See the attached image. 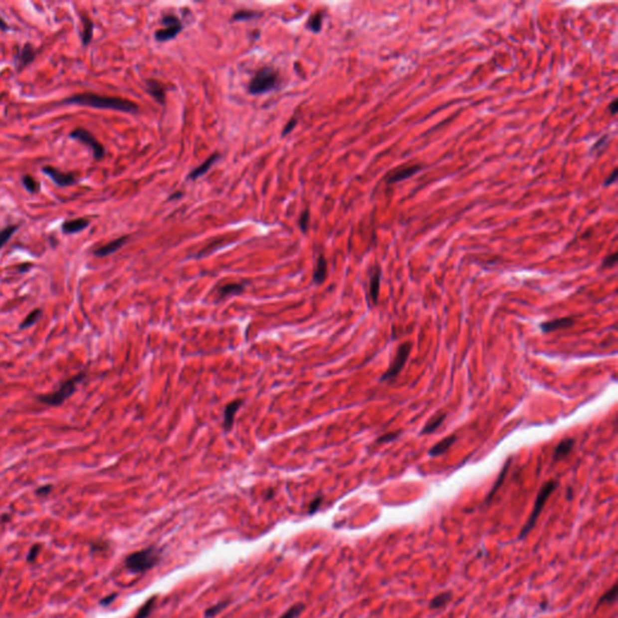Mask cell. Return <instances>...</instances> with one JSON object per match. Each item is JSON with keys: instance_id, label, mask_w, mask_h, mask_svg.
<instances>
[{"instance_id": "obj_1", "label": "cell", "mask_w": 618, "mask_h": 618, "mask_svg": "<svg viewBox=\"0 0 618 618\" xmlns=\"http://www.w3.org/2000/svg\"><path fill=\"white\" fill-rule=\"evenodd\" d=\"M62 104L88 106V108L105 109V110L122 111V113L131 114L137 113L139 110V106L132 100L119 98V97L100 96V94L90 93V92L79 93L69 97V98H65L64 100H62Z\"/></svg>"}, {"instance_id": "obj_2", "label": "cell", "mask_w": 618, "mask_h": 618, "mask_svg": "<svg viewBox=\"0 0 618 618\" xmlns=\"http://www.w3.org/2000/svg\"><path fill=\"white\" fill-rule=\"evenodd\" d=\"M161 551L156 547L134 552L125 559V565L131 573L139 574L151 570L160 563Z\"/></svg>"}, {"instance_id": "obj_3", "label": "cell", "mask_w": 618, "mask_h": 618, "mask_svg": "<svg viewBox=\"0 0 618 618\" xmlns=\"http://www.w3.org/2000/svg\"><path fill=\"white\" fill-rule=\"evenodd\" d=\"M558 485H559V482L556 481V479H551V481L546 482L545 484L542 485L541 489H540L539 494H537V496H536L535 504H534V508H533V511H531L530 517H529L527 523L524 524V527H523L522 530H520L519 536H518L519 540L525 539V537L530 534V531L533 530L534 527H535L537 519H539L540 514H541L548 498H550V496L552 495V493H553V491L558 488Z\"/></svg>"}, {"instance_id": "obj_4", "label": "cell", "mask_w": 618, "mask_h": 618, "mask_svg": "<svg viewBox=\"0 0 618 618\" xmlns=\"http://www.w3.org/2000/svg\"><path fill=\"white\" fill-rule=\"evenodd\" d=\"M85 377V372L79 373V375L74 376V377L65 381L64 383L60 385L57 392L52 394H46V395H39L36 400H38L39 402H41V404L48 405V406H60L65 400L70 398V396L76 392L77 384L81 383Z\"/></svg>"}, {"instance_id": "obj_5", "label": "cell", "mask_w": 618, "mask_h": 618, "mask_svg": "<svg viewBox=\"0 0 618 618\" xmlns=\"http://www.w3.org/2000/svg\"><path fill=\"white\" fill-rule=\"evenodd\" d=\"M278 83V73L274 69L264 67L255 74L249 82L248 90L251 94H261L274 90Z\"/></svg>"}, {"instance_id": "obj_6", "label": "cell", "mask_w": 618, "mask_h": 618, "mask_svg": "<svg viewBox=\"0 0 618 618\" xmlns=\"http://www.w3.org/2000/svg\"><path fill=\"white\" fill-rule=\"evenodd\" d=\"M411 352H412V343L411 342H405V343L400 344V347L396 350V355L390 365V367L384 372V375L379 378L381 383L384 382H389L392 379L396 378L406 366V362L410 358Z\"/></svg>"}, {"instance_id": "obj_7", "label": "cell", "mask_w": 618, "mask_h": 618, "mask_svg": "<svg viewBox=\"0 0 618 618\" xmlns=\"http://www.w3.org/2000/svg\"><path fill=\"white\" fill-rule=\"evenodd\" d=\"M69 138L73 140H77V142L85 144L86 146H88V148L92 150V152H93V156L96 160L104 159V156H105L104 146H103L102 144L96 139V137H94L90 131H87V129H85L82 127L75 128L73 132H70Z\"/></svg>"}, {"instance_id": "obj_8", "label": "cell", "mask_w": 618, "mask_h": 618, "mask_svg": "<svg viewBox=\"0 0 618 618\" xmlns=\"http://www.w3.org/2000/svg\"><path fill=\"white\" fill-rule=\"evenodd\" d=\"M162 24L165 28L159 29L155 33V38L159 41H167V40L173 39L177 36L183 29V23L177 16L168 13V15L162 17Z\"/></svg>"}, {"instance_id": "obj_9", "label": "cell", "mask_w": 618, "mask_h": 618, "mask_svg": "<svg viewBox=\"0 0 618 618\" xmlns=\"http://www.w3.org/2000/svg\"><path fill=\"white\" fill-rule=\"evenodd\" d=\"M422 168H424V167L419 165L399 167V168L394 169L390 173H388L387 178H385V183H387V185H392V184L408 179V178L413 177V175L418 173V172L422 171Z\"/></svg>"}, {"instance_id": "obj_10", "label": "cell", "mask_w": 618, "mask_h": 618, "mask_svg": "<svg viewBox=\"0 0 618 618\" xmlns=\"http://www.w3.org/2000/svg\"><path fill=\"white\" fill-rule=\"evenodd\" d=\"M42 172H44L47 177H50L53 183L56 184V185L60 186V188L75 185V184L77 183L76 178L74 177L73 174L63 173V172H60L58 171V169L53 168V167H51V166L44 167V168H42Z\"/></svg>"}, {"instance_id": "obj_11", "label": "cell", "mask_w": 618, "mask_h": 618, "mask_svg": "<svg viewBox=\"0 0 618 618\" xmlns=\"http://www.w3.org/2000/svg\"><path fill=\"white\" fill-rule=\"evenodd\" d=\"M575 321H576L575 320V318H571V317L553 319V320L545 321V323L540 324V329H541V331L543 333H551L554 331H558V330L569 329V327L574 326Z\"/></svg>"}, {"instance_id": "obj_12", "label": "cell", "mask_w": 618, "mask_h": 618, "mask_svg": "<svg viewBox=\"0 0 618 618\" xmlns=\"http://www.w3.org/2000/svg\"><path fill=\"white\" fill-rule=\"evenodd\" d=\"M36 54H38V51H36L30 44H25L24 46H22L16 54L17 68L23 69L27 67V65H29L30 63L34 62Z\"/></svg>"}, {"instance_id": "obj_13", "label": "cell", "mask_w": 618, "mask_h": 618, "mask_svg": "<svg viewBox=\"0 0 618 618\" xmlns=\"http://www.w3.org/2000/svg\"><path fill=\"white\" fill-rule=\"evenodd\" d=\"M381 280H382V269L378 264L373 267L372 272L370 275V292L369 296L373 304L378 303L379 291H381Z\"/></svg>"}, {"instance_id": "obj_14", "label": "cell", "mask_w": 618, "mask_h": 618, "mask_svg": "<svg viewBox=\"0 0 618 618\" xmlns=\"http://www.w3.org/2000/svg\"><path fill=\"white\" fill-rule=\"evenodd\" d=\"M128 239H129L128 235H123V237H120V238H117V239L111 240L110 243L105 244V245L100 246V248L94 250L93 251L94 256H97V257L109 256V255L114 254V252H116L117 250H120L121 248H122V246L127 243Z\"/></svg>"}, {"instance_id": "obj_15", "label": "cell", "mask_w": 618, "mask_h": 618, "mask_svg": "<svg viewBox=\"0 0 618 618\" xmlns=\"http://www.w3.org/2000/svg\"><path fill=\"white\" fill-rule=\"evenodd\" d=\"M241 405H243V400L238 399V400H234V401H232L231 404H228L226 406L225 413H223V427H225L226 431L231 430L232 425H233V421H234L235 413L238 412V410L241 407Z\"/></svg>"}, {"instance_id": "obj_16", "label": "cell", "mask_w": 618, "mask_h": 618, "mask_svg": "<svg viewBox=\"0 0 618 618\" xmlns=\"http://www.w3.org/2000/svg\"><path fill=\"white\" fill-rule=\"evenodd\" d=\"M88 225H90V221L86 219L68 220L63 222L62 231H63V233H65V234H75V233H79V232L83 231L85 228H87Z\"/></svg>"}, {"instance_id": "obj_17", "label": "cell", "mask_w": 618, "mask_h": 618, "mask_svg": "<svg viewBox=\"0 0 618 618\" xmlns=\"http://www.w3.org/2000/svg\"><path fill=\"white\" fill-rule=\"evenodd\" d=\"M574 445H575L574 438H565V439H563L562 442H559V443L557 444L556 449H554L553 456H552L553 462H557V461H559V460L566 458V456L571 453Z\"/></svg>"}, {"instance_id": "obj_18", "label": "cell", "mask_w": 618, "mask_h": 618, "mask_svg": "<svg viewBox=\"0 0 618 618\" xmlns=\"http://www.w3.org/2000/svg\"><path fill=\"white\" fill-rule=\"evenodd\" d=\"M456 438H458V436L453 433V435H449V436H447V437H444L443 439H441L438 443H436L433 447H431V449L429 450V455L439 456V455H442V454H444L454 443H455Z\"/></svg>"}, {"instance_id": "obj_19", "label": "cell", "mask_w": 618, "mask_h": 618, "mask_svg": "<svg viewBox=\"0 0 618 618\" xmlns=\"http://www.w3.org/2000/svg\"><path fill=\"white\" fill-rule=\"evenodd\" d=\"M216 160H219V154H212L210 157H208L202 165H200L196 168L194 169V171L191 172V173L189 174V179L190 180H197L198 178H201L202 175H204L206 173V172L209 171V169L211 168V166L214 165V162Z\"/></svg>"}, {"instance_id": "obj_20", "label": "cell", "mask_w": 618, "mask_h": 618, "mask_svg": "<svg viewBox=\"0 0 618 618\" xmlns=\"http://www.w3.org/2000/svg\"><path fill=\"white\" fill-rule=\"evenodd\" d=\"M511 462H512V458H508L507 460H506L504 467H502V470L500 471V473H499V476H498V479H496V481H495V484L493 485V488H491V489H490L489 494H488V495H487V499H485V504H489V502L491 501V499H493L494 495H495V494H496V491H498L500 488H501L502 483H504L505 478H506V475H507V472H508V468H510Z\"/></svg>"}, {"instance_id": "obj_21", "label": "cell", "mask_w": 618, "mask_h": 618, "mask_svg": "<svg viewBox=\"0 0 618 618\" xmlns=\"http://www.w3.org/2000/svg\"><path fill=\"white\" fill-rule=\"evenodd\" d=\"M146 85H148V92L151 94L152 97H154L155 99H156V102H159L160 104H165V102H166L165 87H163L159 81H156V80H154V79L148 80V81H146Z\"/></svg>"}, {"instance_id": "obj_22", "label": "cell", "mask_w": 618, "mask_h": 618, "mask_svg": "<svg viewBox=\"0 0 618 618\" xmlns=\"http://www.w3.org/2000/svg\"><path fill=\"white\" fill-rule=\"evenodd\" d=\"M244 289H245V286H244L243 284H225V285L220 286L219 290H217V300L221 301L223 300V298H227L228 296L239 295L244 291Z\"/></svg>"}, {"instance_id": "obj_23", "label": "cell", "mask_w": 618, "mask_h": 618, "mask_svg": "<svg viewBox=\"0 0 618 618\" xmlns=\"http://www.w3.org/2000/svg\"><path fill=\"white\" fill-rule=\"evenodd\" d=\"M452 599H453L452 592L450 591L442 592V593L437 594V596L433 597L432 599H431V602L429 603V609L430 610H439V609H443L448 605V604L452 602Z\"/></svg>"}, {"instance_id": "obj_24", "label": "cell", "mask_w": 618, "mask_h": 618, "mask_svg": "<svg viewBox=\"0 0 618 618\" xmlns=\"http://www.w3.org/2000/svg\"><path fill=\"white\" fill-rule=\"evenodd\" d=\"M326 277H327V261H326V258H325L324 254H320L317 260V264H315V271H314V277H313V279H314L315 284H321V283H324L325 279H326Z\"/></svg>"}, {"instance_id": "obj_25", "label": "cell", "mask_w": 618, "mask_h": 618, "mask_svg": "<svg viewBox=\"0 0 618 618\" xmlns=\"http://www.w3.org/2000/svg\"><path fill=\"white\" fill-rule=\"evenodd\" d=\"M445 416H447V414H445L444 412H439L436 415H433L432 418L425 424V426L422 427L420 435H430V433L435 432V431L443 424Z\"/></svg>"}, {"instance_id": "obj_26", "label": "cell", "mask_w": 618, "mask_h": 618, "mask_svg": "<svg viewBox=\"0 0 618 618\" xmlns=\"http://www.w3.org/2000/svg\"><path fill=\"white\" fill-rule=\"evenodd\" d=\"M93 28H94L93 22H92L88 17L83 16L82 17V33H81L83 46H88L91 44L92 38H93Z\"/></svg>"}, {"instance_id": "obj_27", "label": "cell", "mask_w": 618, "mask_h": 618, "mask_svg": "<svg viewBox=\"0 0 618 618\" xmlns=\"http://www.w3.org/2000/svg\"><path fill=\"white\" fill-rule=\"evenodd\" d=\"M617 592H618L617 583H615V585L612 586V587L609 589V591H606L605 593H604L603 596L599 598V600H598L597 604H596V608H594V609H596V611L602 605H608V604H614L615 602H616Z\"/></svg>"}, {"instance_id": "obj_28", "label": "cell", "mask_w": 618, "mask_h": 618, "mask_svg": "<svg viewBox=\"0 0 618 618\" xmlns=\"http://www.w3.org/2000/svg\"><path fill=\"white\" fill-rule=\"evenodd\" d=\"M17 229H18V226L17 225H10L5 227V228L0 229V249H2L6 245V243L12 238V235L16 233Z\"/></svg>"}, {"instance_id": "obj_29", "label": "cell", "mask_w": 618, "mask_h": 618, "mask_svg": "<svg viewBox=\"0 0 618 618\" xmlns=\"http://www.w3.org/2000/svg\"><path fill=\"white\" fill-rule=\"evenodd\" d=\"M155 605H156V597H152L139 609V611L137 612L134 618H148L150 616L152 610H154Z\"/></svg>"}, {"instance_id": "obj_30", "label": "cell", "mask_w": 618, "mask_h": 618, "mask_svg": "<svg viewBox=\"0 0 618 618\" xmlns=\"http://www.w3.org/2000/svg\"><path fill=\"white\" fill-rule=\"evenodd\" d=\"M307 27L314 33H319L321 27H323V12L319 11V12H315L314 15L310 16L308 23H307Z\"/></svg>"}, {"instance_id": "obj_31", "label": "cell", "mask_w": 618, "mask_h": 618, "mask_svg": "<svg viewBox=\"0 0 618 618\" xmlns=\"http://www.w3.org/2000/svg\"><path fill=\"white\" fill-rule=\"evenodd\" d=\"M40 317H41V309L31 310L29 314L25 317L24 320L22 321V324L19 325V329L24 330V329H28V327L33 326V325L39 320Z\"/></svg>"}, {"instance_id": "obj_32", "label": "cell", "mask_w": 618, "mask_h": 618, "mask_svg": "<svg viewBox=\"0 0 618 618\" xmlns=\"http://www.w3.org/2000/svg\"><path fill=\"white\" fill-rule=\"evenodd\" d=\"M22 184H23V186H24V189L27 190L28 192H30V194H36V192L40 190V185L38 181L34 179V178L29 174L23 175Z\"/></svg>"}, {"instance_id": "obj_33", "label": "cell", "mask_w": 618, "mask_h": 618, "mask_svg": "<svg viewBox=\"0 0 618 618\" xmlns=\"http://www.w3.org/2000/svg\"><path fill=\"white\" fill-rule=\"evenodd\" d=\"M257 16H260V13L256 12V11L239 10L234 13L233 17H232V19H233V21H246V19L255 18V17H257Z\"/></svg>"}, {"instance_id": "obj_34", "label": "cell", "mask_w": 618, "mask_h": 618, "mask_svg": "<svg viewBox=\"0 0 618 618\" xmlns=\"http://www.w3.org/2000/svg\"><path fill=\"white\" fill-rule=\"evenodd\" d=\"M228 604H229V602H227V600H225V602H221L219 604H216V605H212L209 609H206V614H204V615H206V618L215 617L217 614H220V612L222 611L223 609H226V606L228 605Z\"/></svg>"}, {"instance_id": "obj_35", "label": "cell", "mask_w": 618, "mask_h": 618, "mask_svg": "<svg viewBox=\"0 0 618 618\" xmlns=\"http://www.w3.org/2000/svg\"><path fill=\"white\" fill-rule=\"evenodd\" d=\"M304 610V605L303 604H295V605H292L291 608L287 610L285 614L281 615L280 618H297L300 615L302 614V611Z\"/></svg>"}, {"instance_id": "obj_36", "label": "cell", "mask_w": 618, "mask_h": 618, "mask_svg": "<svg viewBox=\"0 0 618 618\" xmlns=\"http://www.w3.org/2000/svg\"><path fill=\"white\" fill-rule=\"evenodd\" d=\"M309 210L308 209H306L301 214L300 220H298V223H300V227L302 229V232L303 233H306L307 231H308V226H309Z\"/></svg>"}, {"instance_id": "obj_37", "label": "cell", "mask_w": 618, "mask_h": 618, "mask_svg": "<svg viewBox=\"0 0 618 618\" xmlns=\"http://www.w3.org/2000/svg\"><path fill=\"white\" fill-rule=\"evenodd\" d=\"M402 433V431H394V432H389V433H385V435L381 436V437L377 438L378 443H387V442H392L394 439H396L399 437L400 435Z\"/></svg>"}, {"instance_id": "obj_38", "label": "cell", "mask_w": 618, "mask_h": 618, "mask_svg": "<svg viewBox=\"0 0 618 618\" xmlns=\"http://www.w3.org/2000/svg\"><path fill=\"white\" fill-rule=\"evenodd\" d=\"M617 262V252H614V254L609 255V256L605 257V260H604L603 262V268H608V267H614L615 264Z\"/></svg>"}, {"instance_id": "obj_39", "label": "cell", "mask_w": 618, "mask_h": 618, "mask_svg": "<svg viewBox=\"0 0 618 618\" xmlns=\"http://www.w3.org/2000/svg\"><path fill=\"white\" fill-rule=\"evenodd\" d=\"M296 125H297V119H296V117H292V119L286 123V126H285V127H284L283 133H281V134H283V136H286V134H289L290 132H291L292 129L295 128Z\"/></svg>"}, {"instance_id": "obj_40", "label": "cell", "mask_w": 618, "mask_h": 618, "mask_svg": "<svg viewBox=\"0 0 618 618\" xmlns=\"http://www.w3.org/2000/svg\"><path fill=\"white\" fill-rule=\"evenodd\" d=\"M39 550H40L39 545H34L33 547L30 548L29 553H28V556H27L28 562H34V560L36 559V557H38V554H39Z\"/></svg>"}, {"instance_id": "obj_41", "label": "cell", "mask_w": 618, "mask_h": 618, "mask_svg": "<svg viewBox=\"0 0 618 618\" xmlns=\"http://www.w3.org/2000/svg\"><path fill=\"white\" fill-rule=\"evenodd\" d=\"M321 501H323V498H321V496H318L317 499H315V500H313V501H312V504H310V506H309V513H310V514H312V513H314V512H317V511H318V508L320 507Z\"/></svg>"}, {"instance_id": "obj_42", "label": "cell", "mask_w": 618, "mask_h": 618, "mask_svg": "<svg viewBox=\"0 0 618 618\" xmlns=\"http://www.w3.org/2000/svg\"><path fill=\"white\" fill-rule=\"evenodd\" d=\"M608 139H609V137H608V134H606V136H604L602 139L598 140V142L594 144L593 151H598V150L600 151L603 148H606V142H608Z\"/></svg>"}, {"instance_id": "obj_43", "label": "cell", "mask_w": 618, "mask_h": 618, "mask_svg": "<svg viewBox=\"0 0 618 618\" xmlns=\"http://www.w3.org/2000/svg\"><path fill=\"white\" fill-rule=\"evenodd\" d=\"M116 597H117V594L116 593H113V594H110V596L103 598V599L100 600V605H102V606H109L111 603L114 602L115 598H116Z\"/></svg>"}, {"instance_id": "obj_44", "label": "cell", "mask_w": 618, "mask_h": 618, "mask_svg": "<svg viewBox=\"0 0 618 618\" xmlns=\"http://www.w3.org/2000/svg\"><path fill=\"white\" fill-rule=\"evenodd\" d=\"M616 179H617V169H615V171L612 172V174L610 175V177L606 178V180L604 181V185H605V186L611 185V184H614L615 181H616Z\"/></svg>"}, {"instance_id": "obj_45", "label": "cell", "mask_w": 618, "mask_h": 618, "mask_svg": "<svg viewBox=\"0 0 618 618\" xmlns=\"http://www.w3.org/2000/svg\"><path fill=\"white\" fill-rule=\"evenodd\" d=\"M51 489H52V487L51 485H44V487L39 488L38 490H36V494L40 496H46L48 493H50Z\"/></svg>"}, {"instance_id": "obj_46", "label": "cell", "mask_w": 618, "mask_h": 618, "mask_svg": "<svg viewBox=\"0 0 618 618\" xmlns=\"http://www.w3.org/2000/svg\"><path fill=\"white\" fill-rule=\"evenodd\" d=\"M617 108H618V100L617 99H614V100H612L611 104L609 105V109H610V110H611V114L612 115H615V114L617 113Z\"/></svg>"}, {"instance_id": "obj_47", "label": "cell", "mask_w": 618, "mask_h": 618, "mask_svg": "<svg viewBox=\"0 0 618 618\" xmlns=\"http://www.w3.org/2000/svg\"><path fill=\"white\" fill-rule=\"evenodd\" d=\"M7 29H8V25H7V23L5 22L4 19H2V17H1V16H0V30H2V31H6Z\"/></svg>"}, {"instance_id": "obj_48", "label": "cell", "mask_w": 618, "mask_h": 618, "mask_svg": "<svg viewBox=\"0 0 618 618\" xmlns=\"http://www.w3.org/2000/svg\"><path fill=\"white\" fill-rule=\"evenodd\" d=\"M29 268H30V264L27 263V264H23V267H19V271L25 272V271H28V269H29Z\"/></svg>"}, {"instance_id": "obj_49", "label": "cell", "mask_w": 618, "mask_h": 618, "mask_svg": "<svg viewBox=\"0 0 618 618\" xmlns=\"http://www.w3.org/2000/svg\"><path fill=\"white\" fill-rule=\"evenodd\" d=\"M180 196H181L180 192H175L174 196H171V198H169V200H174V198H178V197H180Z\"/></svg>"}, {"instance_id": "obj_50", "label": "cell", "mask_w": 618, "mask_h": 618, "mask_svg": "<svg viewBox=\"0 0 618 618\" xmlns=\"http://www.w3.org/2000/svg\"><path fill=\"white\" fill-rule=\"evenodd\" d=\"M0 574H1V569H0Z\"/></svg>"}]
</instances>
